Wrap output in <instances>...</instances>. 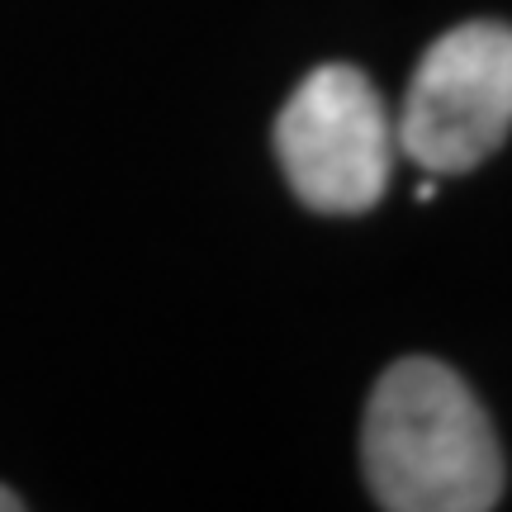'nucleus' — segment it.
Listing matches in <instances>:
<instances>
[{"mask_svg":"<svg viewBox=\"0 0 512 512\" xmlns=\"http://www.w3.org/2000/svg\"><path fill=\"white\" fill-rule=\"evenodd\" d=\"M361 465L389 512H489L503 498L494 422L451 366L408 356L380 375L366 403Z\"/></svg>","mask_w":512,"mask_h":512,"instance_id":"1","label":"nucleus"},{"mask_svg":"<svg viewBox=\"0 0 512 512\" xmlns=\"http://www.w3.org/2000/svg\"><path fill=\"white\" fill-rule=\"evenodd\" d=\"M275 157L313 214L356 219L375 209L394 171V124L370 76L347 62L304 76L275 119Z\"/></svg>","mask_w":512,"mask_h":512,"instance_id":"2","label":"nucleus"},{"mask_svg":"<svg viewBox=\"0 0 512 512\" xmlns=\"http://www.w3.org/2000/svg\"><path fill=\"white\" fill-rule=\"evenodd\" d=\"M512 133V24L470 19L422 53L394 143L427 176H465Z\"/></svg>","mask_w":512,"mask_h":512,"instance_id":"3","label":"nucleus"},{"mask_svg":"<svg viewBox=\"0 0 512 512\" xmlns=\"http://www.w3.org/2000/svg\"><path fill=\"white\" fill-rule=\"evenodd\" d=\"M19 508H24V498H19V494H10V489L0 484V512H19Z\"/></svg>","mask_w":512,"mask_h":512,"instance_id":"4","label":"nucleus"}]
</instances>
